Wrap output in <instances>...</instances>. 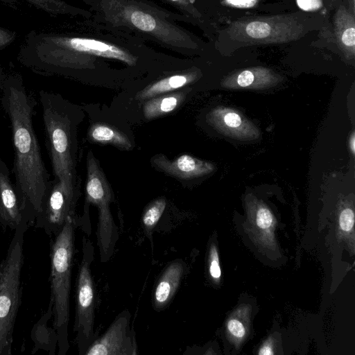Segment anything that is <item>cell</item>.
Masks as SVG:
<instances>
[{"instance_id": "4dcf8cb0", "label": "cell", "mask_w": 355, "mask_h": 355, "mask_svg": "<svg viewBox=\"0 0 355 355\" xmlns=\"http://www.w3.org/2000/svg\"><path fill=\"white\" fill-rule=\"evenodd\" d=\"M340 0H324V6L327 11L329 12L335 8Z\"/></svg>"}, {"instance_id": "9a60e30c", "label": "cell", "mask_w": 355, "mask_h": 355, "mask_svg": "<svg viewBox=\"0 0 355 355\" xmlns=\"http://www.w3.org/2000/svg\"><path fill=\"white\" fill-rule=\"evenodd\" d=\"M114 200L112 190L92 152L87 157L85 202L96 206L110 205Z\"/></svg>"}, {"instance_id": "7a4b0ae2", "label": "cell", "mask_w": 355, "mask_h": 355, "mask_svg": "<svg viewBox=\"0 0 355 355\" xmlns=\"http://www.w3.org/2000/svg\"><path fill=\"white\" fill-rule=\"evenodd\" d=\"M89 56L115 59L130 66L137 61L125 49L103 41L35 31L26 36L17 59L33 73L50 76L88 68Z\"/></svg>"}, {"instance_id": "e575fe53", "label": "cell", "mask_w": 355, "mask_h": 355, "mask_svg": "<svg viewBox=\"0 0 355 355\" xmlns=\"http://www.w3.org/2000/svg\"><path fill=\"white\" fill-rule=\"evenodd\" d=\"M3 74V68L1 67V64L0 63V78L2 76Z\"/></svg>"}, {"instance_id": "d6986e66", "label": "cell", "mask_w": 355, "mask_h": 355, "mask_svg": "<svg viewBox=\"0 0 355 355\" xmlns=\"http://www.w3.org/2000/svg\"><path fill=\"white\" fill-rule=\"evenodd\" d=\"M91 142L111 144L116 148L129 150L132 145L128 137L115 128L103 123L92 124L87 132Z\"/></svg>"}, {"instance_id": "ba28073f", "label": "cell", "mask_w": 355, "mask_h": 355, "mask_svg": "<svg viewBox=\"0 0 355 355\" xmlns=\"http://www.w3.org/2000/svg\"><path fill=\"white\" fill-rule=\"evenodd\" d=\"M94 247L91 241L83 237L82 256L76 282V308L73 331L79 355H85L98 337L94 331L96 290L92 272Z\"/></svg>"}, {"instance_id": "8992f818", "label": "cell", "mask_w": 355, "mask_h": 355, "mask_svg": "<svg viewBox=\"0 0 355 355\" xmlns=\"http://www.w3.org/2000/svg\"><path fill=\"white\" fill-rule=\"evenodd\" d=\"M29 226L23 217L0 263V355L12 353L15 323L22 295L24 235Z\"/></svg>"}, {"instance_id": "603a6c76", "label": "cell", "mask_w": 355, "mask_h": 355, "mask_svg": "<svg viewBox=\"0 0 355 355\" xmlns=\"http://www.w3.org/2000/svg\"><path fill=\"white\" fill-rule=\"evenodd\" d=\"M209 271L210 276L214 279H218L221 275V270L219 264V259L216 248L211 246L209 251Z\"/></svg>"}, {"instance_id": "30bf717a", "label": "cell", "mask_w": 355, "mask_h": 355, "mask_svg": "<svg viewBox=\"0 0 355 355\" xmlns=\"http://www.w3.org/2000/svg\"><path fill=\"white\" fill-rule=\"evenodd\" d=\"M77 199L69 194L60 182L53 180L35 227L42 229L49 236L57 235L69 218L76 217Z\"/></svg>"}, {"instance_id": "2e32d148", "label": "cell", "mask_w": 355, "mask_h": 355, "mask_svg": "<svg viewBox=\"0 0 355 355\" xmlns=\"http://www.w3.org/2000/svg\"><path fill=\"white\" fill-rule=\"evenodd\" d=\"M333 30L336 43L347 60L355 56V15L352 14L340 0L335 8Z\"/></svg>"}, {"instance_id": "83f0119b", "label": "cell", "mask_w": 355, "mask_h": 355, "mask_svg": "<svg viewBox=\"0 0 355 355\" xmlns=\"http://www.w3.org/2000/svg\"><path fill=\"white\" fill-rule=\"evenodd\" d=\"M297 6L305 12H316L324 6L322 0H296Z\"/></svg>"}, {"instance_id": "d590c367", "label": "cell", "mask_w": 355, "mask_h": 355, "mask_svg": "<svg viewBox=\"0 0 355 355\" xmlns=\"http://www.w3.org/2000/svg\"><path fill=\"white\" fill-rule=\"evenodd\" d=\"M1 159V157H0V160Z\"/></svg>"}, {"instance_id": "7c38bea8", "label": "cell", "mask_w": 355, "mask_h": 355, "mask_svg": "<svg viewBox=\"0 0 355 355\" xmlns=\"http://www.w3.org/2000/svg\"><path fill=\"white\" fill-rule=\"evenodd\" d=\"M207 121L223 134L240 139H255L258 129L237 112L225 107H216L207 115Z\"/></svg>"}, {"instance_id": "5bb4252c", "label": "cell", "mask_w": 355, "mask_h": 355, "mask_svg": "<svg viewBox=\"0 0 355 355\" xmlns=\"http://www.w3.org/2000/svg\"><path fill=\"white\" fill-rule=\"evenodd\" d=\"M184 263L182 259L170 262L160 274L152 295L154 309L161 311L171 302L181 284L184 274Z\"/></svg>"}, {"instance_id": "d6a6232c", "label": "cell", "mask_w": 355, "mask_h": 355, "mask_svg": "<svg viewBox=\"0 0 355 355\" xmlns=\"http://www.w3.org/2000/svg\"><path fill=\"white\" fill-rule=\"evenodd\" d=\"M273 352L272 351V349L271 347L268 345H265L264 346H263L259 352V354H272Z\"/></svg>"}, {"instance_id": "5b68a950", "label": "cell", "mask_w": 355, "mask_h": 355, "mask_svg": "<svg viewBox=\"0 0 355 355\" xmlns=\"http://www.w3.org/2000/svg\"><path fill=\"white\" fill-rule=\"evenodd\" d=\"M75 218H69L62 230L54 236L51 242V297L48 307L52 311L58 355H65L69 349V300L75 230L77 227Z\"/></svg>"}, {"instance_id": "d4e9b609", "label": "cell", "mask_w": 355, "mask_h": 355, "mask_svg": "<svg viewBox=\"0 0 355 355\" xmlns=\"http://www.w3.org/2000/svg\"><path fill=\"white\" fill-rule=\"evenodd\" d=\"M196 18L201 17L200 13L193 6V0H166Z\"/></svg>"}, {"instance_id": "e0dca14e", "label": "cell", "mask_w": 355, "mask_h": 355, "mask_svg": "<svg viewBox=\"0 0 355 355\" xmlns=\"http://www.w3.org/2000/svg\"><path fill=\"white\" fill-rule=\"evenodd\" d=\"M279 76L272 70L264 67H253L235 72L226 78L223 85L236 88H262L272 85Z\"/></svg>"}, {"instance_id": "44dd1931", "label": "cell", "mask_w": 355, "mask_h": 355, "mask_svg": "<svg viewBox=\"0 0 355 355\" xmlns=\"http://www.w3.org/2000/svg\"><path fill=\"white\" fill-rule=\"evenodd\" d=\"M166 205V199L159 198L148 204L143 212L141 225L145 234L150 239L152 238L154 228L164 213Z\"/></svg>"}, {"instance_id": "7402d4cb", "label": "cell", "mask_w": 355, "mask_h": 355, "mask_svg": "<svg viewBox=\"0 0 355 355\" xmlns=\"http://www.w3.org/2000/svg\"><path fill=\"white\" fill-rule=\"evenodd\" d=\"M36 8L53 15H77L80 10L69 5L62 0H24Z\"/></svg>"}, {"instance_id": "52a82bcc", "label": "cell", "mask_w": 355, "mask_h": 355, "mask_svg": "<svg viewBox=\"0 0 355 355\" xmlns=\"http://www.w3.org/2000/svg\"><path fill=\"white\" fill-rule=\"evenodd\" d=\"M102 8L106 18L113 24L135 28L174 47L198 48V44L187 33L145 9L135 1L103 0Z\"/></svg>"}, {"instance_id": "4fadbf2b", "label": "cell", "mask_w": 355, "mask_h": 355, "mask_svg": "<svg viewBox=\"0 0 355 355\" xmlns=\"http://www.w3.org/2000/svg\"><path fill=\"white\" fill-rule=\"evenodd\" d=\"M21 215L14 183L6 164L0 160V225L15 230L21 223Z\"/></svg>"}, {"instance_id": "8fae6325", "label": "cell", "mask_w": 355, "mask_h": 355, "mask_svg": "<svg viewBox=\"0 0 355 355\" xmlns=\"http://www.w3.org/2000/svg\"><path fill=\"white\" fill-rule=\"evenodd\" d=\"M153 166L168 175L180 180H190L202 176L214 170L212 164L189 155H182L173 159L159 154L151 159Z\"/></svg>"}, {"instance_id": "ac0fdd59", "label": "cell", "mask_w": 355, "mask_h": 355, "mask_svg": "<svg viewBox=\"0 0 355 355\" xmlns=\"http://www.w3.org/2000/svg\"><path fill=\"white\" fill-rule=\"evenodd\" d=\"M197 76V72L194 71L175 74L162 78L146 86L137 94L136 98L144 100L155 97L162 94L175 91L194 81Z\"/></svg>"}, {"instance_id": "3957f363", "label": "cell", "mask_w": 355, "mask_h": 355, "mask_svg": "<svg viewBox=\"0 0 355 355\" xmlns=\"http://www.w3.org/2000/svg\"><path fill=\"white\" fill-rule=\"evenodd\" d=\"M309 12L241 18L221 31L220 41L223 47L233 50L250 45L295 41L328 24L324 15Z\"/></svg>"}, {"instance_id": "277c9868", "label": "cell", "mask_w": 355, "mask_h": 355, "mask_svg": "<svg viewBox=\"0 0 355 355\" xmlns=\"http://www.w3.org/2000/svg\"><path fill=\"white\" fill-rule=\"evenodd\" d=\"M45 142L55 181L78 198L76 172V123L71 107L60 96L39 92Z\"/></svg>"}, {"instance_id": "cb8c5ba5", "label": "cell", "mask_w": 355, "mask_h": 355, "mask_svg": "<svg viewBox=\"0 0 355 355\" xmlns=\"http://www.w3.org/2000/svg\"><path fill=\"white\" fill-rule=\"evenodd\" d=\"M354 223V213L349 208H346L342 211L339 218V225L340 228L345 232L350 231Z\"/></svg>"}, {"instance_id": "1f68e13d", "label": "cell", "mask_w": 355, "mask_h": 355, "mask_svg": "<svg viewBox=\"0 0 355 355\" xmlns=\"http://www.w3.org/2000/svg\"><path fill=\"white\" fill-rule=\"evenodd\" d=\"M345 7L354 15H355V3L354 0L343 1Z\"/></svg>"}, {"instance_id": "f546056e", "label": "cell", "mask_w": 355, "mask_h": 355, "mask_svg": "<svg viewBox=\"0 0 355 355\" xmlns=\"http://www.w3.org/2000/svg\"><path fill=\"white\" fill-rule=\"evenodd\" d=\"M227 329L236 338H242L245 335V328L243 324L236 320H230L227 323Z\"/></svg>"}, {"instance_id": "ffe728a7", "label": "cell", "mask_w": 355, "mask_h": 355, "mask_svg": "<svg viewBox=\"0 0 355 355\" xmlns=\"http://www.w3.org/2000/svg\"><path fill=\"white\" fill-rule=\"evenodd\" d=\"M184 97V94L179 92L151 98L144 105V116L146 119L150 120L168 114L178 107Z\"/></svg>"}, {"instance_id": "4316f807", "label": "cell", "mask_w": 355, "mask_h": 355, "mask_svg": "<svg viewBox=\"0 0 355 355\" xmlns=\"http://www.w3.org/2000/svg\"><path fill=\"white\" fill-rule=\"evenodd\" d=\"M17 37L16 32L0 26V51L12 44Z\"/></svg>"}, {"instance_id": "6da1fadb", "label": "cell", "mask_w": 355, "mask_h": 355, "mask_svg": "<svg viewBox=\"0 0 355 355\" xmlns=\"http://www.w3.org/2000/svg\"><path fill=\"white\" fill-rule=\"evenodd\" d=\"M0 102L8 116L14 148L12 173L19 209L29 225L35 224L53 180L42 159L33 125L36 101L19 73L0 78Z\"/></svg>"}, {"instance_id": "484cf974", "label": "cell", "mask_w": 355, "mask_h": 355, "mask_svg": "<svg viewBox=\"0 0 355 355\" xmlns=\"http://www.w3.org/2000/svg\"><path fill=\"white\" fill-rule=\"evenodd\" d=\"M257 225L261 229L268 228L272 223V215L264 207L260 208L257 214Z\"/></svg>"}, {"instance_id": "836d02e7", "label": "cell", "mask_w": 355, "mask_h": 355, "mask_svg": "<svg viewBox=\"0 0 355 355\" xmlns=\"http://www.w3.org/2000/svg\"><path fill=\"white\" fill-rule=\"evenodd\" d=\"M349 147L353 154L355 152V137L354 133H352L351 138L349 139Z\"/></svg>"}, {"instance_id": "9c48e42d", "label": "cell", "mask_w": 355, "mask_h": 355, "mask_svg": "<svg viewBox=\"0 0 355 355\" xmlns=\"http://www.w3.org/2000/svg\"><path fill=\"white\" fill-rule=\"evenodd\" d=\"M138 347L131 314L123 310L107 330L90 345L85 355H136Z\"/></svg>"}, {"instance_id": "f1b7e54d", "label": "cell", "mask_w": 355, "mask_h": 355, "mask_svg": "<svg viewBox=\"0 0 355 355\" xmlns=\"http://www.w3.org/2000/svg\"><path fill=\"white\" fill-rule=\"evenodd\" d=\"M263 0H222V3L235 8H249L258 6Z\"/></svg>"}]
</instances>
